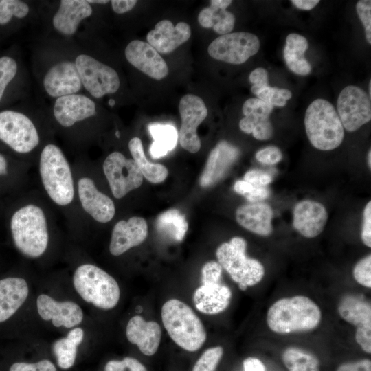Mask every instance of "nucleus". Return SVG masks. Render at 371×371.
<instances>
[{"mask_svg": "<svg viewBox=\"0 0 371 371\" xmlns=\"http://www.w3.org/2000/svg\"><path fill=\"white\" fill-rule=\"evenodd\" d=\"M246 249L245 240L235 236L221 244L216 251L218 262L242 291L258 284L265 276L264 266L259 260L248 257Z\"/></svg>", "mask_w": 371, "mask_h": 371, "instance_id": "obj_7", "label": "nucleus"}, {"mask_svg": "<svg viewBox=\"0 0 371 371\" xmlns=\"http://www.w3.org/2000/svg\"><path fill=\"white\" fill-rule=\"evenodd\" d=\"M181 125L178 134L180 145L190 153L200 150L201 140L196 130L207 115V109L203 100L193 94L181 98L179 104Z\"/></svg>", "mask_w": 371, "mask_h": 371, "instance_id": "obj_13", "label": "nucleus"}, {"mask_svg": "<svg viewBox=\"0 0 371 371\" xmlns=\"http://www.w3.org/2000/svg\"><path fill=\"white\" fill-rule=\"evenodd\" d=\"M78 193L82 207L95 221L105 223L113 218L115 213L113 201L98 190L92 179L87 177L79 179Z\"/></svg>", "mask_w": 371, "mask_h": 371, "instance_id": "obj_18", "label": "nucleus"}, {"mask_svg": "<svg viewBox=\"0 0 371 371\" xmlns=\"http://www.w3.org/2000/svg\"><path fill=\"white\" fill-rule=\"evenodd\" d=\"M148 128L154 140L150 147V154L153 158H161L175 148L178 133L174 126L151 123Z\"/></svg>", "mask_w": 371, "mask_h": 371, "instance_id": "obj_34", "label": "nucleus"}, {"mask_svg": "<svg viewBox=\"0 0 371 371\" xmlns=\"http://www.w3.org/2000/svg\"><path fill=\"white\" fill-rule=\"evenodd\" d=\"M223 352L221 346L207 349L196 361L192 371H216Z\"/></svg>", "mask_w": 371, "mask_h": 371, "instance_id": "obj_39", "label": "nucleus"}, {"mask_svg": "<svg viewBox=\"0 0 371 371\" xmlns=\"http://www.w3.org/2000/svg\"><path fill=\"white\" fill-rule=\"evenodd\" d=\"M361 239L368 247H371V202L369 201L363 210Z\"/></svg>", "mask_w": 371, "mask_h": 371, "instance_id": "obj_49", "label": "nucleus"}, {"mask_svg": "<svg viewBox=\"0 0 371 371\" xmlns=\"http://www.w3.org/2000/svg\"><path fill=\"white\" fill-rule=\"evenodd\" d=\"M128 148L143 177L153 183L164 181L168 175V169L161 164L150 162L146 157L143 145L139 137H133L128 142Z\"/></svg>", "mask_w": 371, "mask_h": 371, "instance_id": "obj_33", "label": "nucleus"}, {"mask_svg": "<svg viewBox=\"0 0 371 371\" xmlns=\"http://www.w3.org/2000/svg\"><path fill=\"white\" fill-rule=\"evenodd\" d=\"M37 312L41 319L51 322L56 328H73L84 319L81 307L73 301H58L47 294L36 299Z\"/></svg>", "mask_w": 371, "mask_h": 371, "instance_id": "obj_14", "label": "nucleus"}, {"mask_svg": "<svg viewBox=\"0 0 371 371\" xmlns=\"http://www.w3.org/2000/svg\"><path fill=\"white\" fill-rule=\"evenodd\" d=\"M147 236L148 225L144 218L133 216L128 221L121 220L113 228L109 251L113 256H120L142 243Z\"/></svg>", "mask_w": 371, "mask_h": 371, "instance_id": "obj_19", "label": "nucleus"}, {"mask_svg": "<svg viewBox=\"0 0 371 371\" xmlns=\"http://www.w3.org/2000/svg\"><path fill=\"white\" fill-rule=\"evenodd\" d=\"M368 164L370 167V168H371V151L370 150H369L368 151Z\"/></svg>", "mask_w": 371, "mask_h": 371, "instance_id": "obj_58", "label": "nucleus"}, {"mask_svg": "<svg viewBox=\"0 0 371 371\" xmlns=\"http://www.w3.org/2000/svg\"><path fill=\"white\" fill-rule=\"evenodd\" d=\"M249 80L252 84L251 91L254 95L260 89L269 85L268 73L265 69L262 67H258L253 70L249 74Z\"/></svg>", "mask_w": 371, "mask_h": 371, "instance_id": "obj_48", "label": "nucleus"}, {"mask_svg": "<svg viewBox=\"0 0 371 371\" xmlns=\"http://www.w3.org/2000/svg\"><path fill=\"white\" fill-rule=\"evenodd\" d=\"M103 171L115 198L121 199L129 192L138 188L143 182V175L133 159L115 151L103 163Z\"/></svg>", "mask_w": 371, "mask_h": 371, "instance_id": "obj_11", "label": "nucleus"}, {"mask_svg": "<svg viewBox=\"0 0 371 371\" xmlns=\"http://www.w3.org/2000/svg\"><path fill=\"white\" fill-rule=\"evenodd\" d=\"M231 0H212L210 6L203 8L198 16L199 24L205 28H213L218 34H229L234 28L235 16L226 10Z\"/></svg>", "mask_w": 371, "mask_h": 371, "instance_id": "obj_29", "label": "nucleus"}, {"mask_svg": "<svg viewBox=\"0 0 371 371\" xmlns=\"http://www.w3.org/2000/svg\"><path fill=\"white\" fill-rule=\"evenodd\" d=\"M273 109L272 104L258 98L247 100L242 108L245 117L239 122L240 130L247 134H252L258 140L270 139L273 133L269 120Z\"/></svg>", "mask_w": 371, "mask_h": 371, "instance_id": "obj_15", "label": "nucleus"}, {"mask_svg": "<svg viewBox=\"0 0 371 371\" xmlns=\"http://www.w3.org/2000/svg\"><path fill=\"white\" fill-rule=\"evenodd\" d=\"M135 0H113L111 1L113 10L123 14L132 10L137 3Z\"/></svg>", "mask_w": 371, "mask_h": 371, "instance_id": "obj_53", "label": "nucleus"}, {"mask_svg": "<svg viewBox=\"0 0 371 371\" xmlns=\"http://www.w3.org/2000/svg\"><path fill=\"white\" fill-rule=\"evenodd\" d=\"M190 36L191 28L188 23L179 22L174 26L170 21L164 19L148 33L146 40L158 52L168 54L186 43Z\"/></svg>", "mask_w": 371, "mask_h": 371, "instance_id": "obj_22", "label": "nucleus"}, {"mask_svg": "<svg viewBox=\"0 0 371 371\" xmlns=\"http://www.w3.org/2000/svg\"><path fill=\"white\" fill-rule=\"evenodd\" d=\"M291 3L298 9L310 10L315 7L319 3V0H292Z\"/></svg>", "mask_w": 371, "mask_h": 371, "instance_id": "obj_55", "label": "nucleus"}, {"mask_svg": "<svg viewBox=\"0 0 371 371\" xmlns=\"http://www.w3.org/2000/svg\"><path fill=\"white\" fill-rule=\"evenodd\" d=\"M337 311L342 319L357 328L371 327L370 302L361 296L345 295L339 302Z\"/></svg>", "mask_w": 371, "mask_h": 371, "instance_id": "obj_30", "label": "nucleus"}, {"mask_svg": "<svg viewBox=\"0 0 371 371\" xmlns=\"http://www.w3.org/2000/svg\"><path fill=\"white\" fill-rule=\"evenodd\" d=\"M43 83L46 93L56 98L76 94L82 86L75 63L69 60L54 65Z\"/></svg>", "mask_w": 371, "mask_h": 371, "instance_id": "obj_16", "label": "nucleus"}, {"mask_svg": "<svg viewBox=\"0 0 371 371\" xmlns=\"http://www.w3.org/2000/svg\"><path fill=\"white\" fill-rule=\"evenodd\" d=\"M256 95L258 99L267 102L273 106L283 107L286 104V100L291 98L292 93L289 89L268 85L260 89Z\"/></svg>", "mask_w": 371, "mask_h": 371, "instance_id": "obj_40", "label": "nucleus"}, {"mask_svg": "<svg viewBox=\"0 0 371 371\" xmlns=\"http://www.w3.org/2000/svg\"><path fill=\"white\" fill-rule=\"evenodd\" d=\"M244 180L255 186H266L271 182L272 177L262 171L251 170L245 174Z\"/></svg>", "mask_w": 371, "mask_h": 371, "instance_id": "obj_50", "label": "nucleus"}, {"mask_svg": "<svg viewBox=\"0 0 371 371\" xmlns=\"http://www.w3.org/2000/svg\"><path fill=\"white\" fill-rule=\"evenodd\" d=\"M109 104L111 106H113L115 104V101L111 99V100H109Z\"/></svg>", "mask_w": 371, "mask_h": 371, "instance_id": "obj_59", "label": "nucleus"}, {"mask_svg": "<svg viewBox=\"0 0 371 371\" xmlns=\"http://www.w3.org/2000/svg\"><path fill=\"white\" fill-rule=\"evenodd\" d=\"M271 207L262 202L243 205L236 211L237 222L246 229L262 236H269L273 232Z\"/></svg>", "mask_w": 371, "mask_h": 371, "instance_id": "obj_27", "label": "nucleus"}, {"mask_svg": "<svg viewBox=\"0 0 371 371\" xmlns=\"http://www.w3.org/2000/svg\"><path fill=\"white\" fill-rule=\"evenodd\" d=\"M104 371H147L137 359L126 357L122 360H111L104 367Z\"/></svg>", "mask_w": 371, "mask_h": 371, "instance_id": "obj_43", "label": "nucleus"}, {"mask_svg": "<svg viewBox=\"0 0 371 371\" xmlns=\"http://www.w3.org/2000/svg\"><path fill=\"white\" fill-rule=\"evenodd\" d=\"M239 150L225 141L219 142L209 155L200 177L202 187L210 186L224 177L239 155Z\"/></svg>", "mask_w": 371, "mask_h": 371, "instance_id": "obj_23", "label": "nucleus"}, {"mask_svg": "<svg viewBox=\"0 0 371 371\" xmlns=\"http://www.w3.org/2000/svg\"><path fill=\"white\" fill-rule=\"evenodd\" d=\"M115 134H116V137H120V133H119V131H117Z\"/></svg>", "mask_w": 371, "mask_h": 371, "instance_id": "obj_61", "label": "nucleus"}, {"mask_svg": "<svg viewBox=\"0 0 371 371\" xmlns=\"http://www.w3.org/2000/svg\"><path fill=\"white\" fill-rule=\"evenodd\" d=\"M234 190L251 203L260 202L267 199L270 193L266 186H255L245 180L236 181L234 185Z\"/></svg>", "mask_w": 371, "mask_h": 371, "instance_id": "obj_38", "label": "nucleus"}, {"mask_svg": "<svg viewBox=\"0 0 371 371\" xmlns=\"http://www.w3.org/2000/svg\"><path fill=\"white\" fill-rule=\"evenodd\" d=\"M10 231L15 247L25 256L36 258L45 252L49 243L47 223L39 206L27 204L18 209L12 216Z\"/></svg>", "mask_w": 371, "mask_h": 371, "instance_id": "obj_2", "label": "nucleus"}, {"mask_svg": "<svg viewBox=\"0 0 371 371\" xmlns=\"http://www.w3.org/2000/svg\"><path fill=\"white\" fill-rule=\"evenodd\" d=\"M8 173V162L4 156L0 154V176H3Z\"/></svg>", "mask_w": 371, "mask_h": 371, "instance_id": "obj_56", "label": "nucleus"}, {"mask_svg": "<svg viewBox=\"0 0 371 371\" xmlns=\"http://www.w3.org/2000/svg\"><path fill=\"white\" fill-rule=\"evenodd\" d=\"M282 153L276 146H268L258 150L256 153V159L265 164L273 165L278 163L282 159Z\"/></svg>", "mask_w": 371, "mask_h": 371, "instance_id": "obj_47", "label": "nucleus"}, {"mask_svg": "<svg viewBox=\"0 0 371 371\" xmlns=\"http://www.w3.org/2000/svg\"><path fill=\"white\" fill-rule=\"evenodd\" d=\"M126 335L128 341L137 346L141 352L152 356L158 350L161 329L157 322H146L142 316L135 315L127 323Z\"/></svg>", "mask_w": 371, "mask_h": 371, "instance_id": "obj_24", "label": "nucleus"}, {"mask_svg": "<svg viewBox=\"0 0 371 371\" xmlns=\"http://www.w3.org/2000/svg\"><path fill=\"white\" fill-rule=\"evenodd\" d=\"M87 3H89L90 5L91 3H97V4H106L109 2V1L107 0H87Z\"/></svg>", "mask_w": 371, "mask_h": 371, "instance_id": "obj_57", "label": "nucleus"}, {"mask_svg": "<svg viewBox=\"0 0 371 371\" xmlns=\"http://www.w3.org/2000/svg\"><path fill=\"white\" fill-rule=\"evenodd\" d=\"M124 54L131 65L155 80H161L168 74L166 63L148 43L133 40L126 47Z\"/></svg>", "mask_w": 371, "mask_h": 371, "instance_id": "obj_17", "label": "nucleus"}, {"mask_svg": "<svg viewBox=\"0 0 371 371\" xmlns=\"http://www.w3.org/2000/svg\"><path fill=\"white\" fill-rule=\"evenodd\" d=\"M336 371H371V361L363 359L340 364Z\"/></svg>", "mask_w": 371, "mask_h": 371, "instance_id": "obj_52", "label": "nucleus"}, {"mask_svg": "<svg viewBox=\"0 0 371 371\" xmlns=\"http://www.w3.org/2000/svg\"><path fill=\"white\" fill-rule=\"evenodd\" d=\"M244 371H265L263 363L258 358L249 357L243 361Z\"/></svg>", "mask_w": 371, "mask_h": 371, "instance_id": "obj_54", "label": "nucleus"}, {"mask_svg": "<svg viewBox=\"0 0 371 371\" xmlns=\"http://www.w3.org/2000/svg\"><path fill=\"white\" fill-rule=\"evenodd\" d=\"M222 270L218 262L211 260L205 263L201 269L202 284L221 282Z\"/></svg>", "mask_w": 371, "mask_h": 371, "instance_id": "obj_45", "label": "nucleus"}, {"mask_svg": "<svg viewBox=\"0 0 371 371\" xmlns=\"http://www.w3.org/2000/svg\"><path fill=\"white\" fill-rule=\"evenodd\" d=\"M91 5L85 0H62L54 15V29L62 34H74L80 23L92 14Z\"/></svg>", "mask_w": 371, "mask_h": 371, "instance_id": "obj_26", "label": "nucleus"}, {"mask_svg": "<svg viewBox=\"0 0 371 371\" xmlns=\"http://www.w3.org/2000/svg\"><path fill=\"white\" fill-rule=\"evenodd\" d=\"M308 47V41L303 36L295 33L287 36L283 56L286 66L293 73L306 76L311 72V66L304 56Z\"/></svg>", "mask_w": 371, "mask_h": 371, "instance_id": "obj_31", "label": "nucleus"}, {"mask_svg": "<svg viewBox=\"0 0 371 371\" xmlns=\"http://www.w3.org/2000/svg\"><path fill=\"white\" fill-rule=\"evenodd\" d=\"M43 186L56 204L66 206L74 196V179L69 162L61 149L49 144L43 148L39 159Z\"/></svg>", "mask_w": 371, "mask_h": 371, "instance_id": "obj_4", "label": "nucleus"}, {"mask_svg": "<svg viewBox=\"0 0 371 371\" xmlns=\"http://www.w3.org/2000/svg\"><path fill=\"white\" fill-rule=\"evenodd\" d=\"M353 278L360 285L371 288V255L361 258L355 265L352 270Z\"/></svg>", "mask_w": 371, "mask_h": 371, "instance_id": "obj_42", "label": "nucleus"}, {"mask_svg": "<svg viewBox=\"0 0 371 371\" xmlns=\"http://www.w3.org/2000/svg\"><path fill=\"white\" fill-rule=\"evenodd\" d=\"M259 48L260 41L257 36L238 32L217 37L209 45L207 52L216 60L240 65L255 55Z\"/></svg>", "mask_w": 371, "mask_h": 371, "instance_id": "obj_10", "label": "nucleus"}, {"mask_svg": "<svg viewBox=\"0 0 371 371\" xmlns=\"http://www.w3.org/2000/svg\"><path fill=\"white\" fill-rule=\"evenodd\" d=\"M304 126L311 144L321 150L337 148L344 137V129L334 106L327 100L317 99L308 106Z\"/></svg>", "mask_w": 371, "mask_h": 371, "instance_id": "obj_6", "label": "nucleus"}, {"mask_svg": "<svg viewBox=\"0 0 371 371\" xmlns=\"http://www.w3.org/2000/svg\"><path fill=\"white\" fill-rule=\"evenodd\" d=\"M0 140L18 153L34 150L40 137L32 120L23 113L6 110L0 112Z\"/></svg>", "mask_w": 371, "mask_h": 371, "instance_id": "obj_8", "label": "nucleus"}, {"mask_svg": "<svg viewBox=\"0 0 371 371\" xmlns=\"http://www.w3.org/2000/svg\"><path fill=\"white\" fill-rule=\"evenodd\" d=\"M163 324L172 341L188 352L198 350L205 343L204 326L193 310L183 302L171 299L161 308Z\"/></svg>", "mask_w": 371, "mask_h": 371, "instance_id": "obj_3", "label": "nucleus"}, {"mask_svg": "<svg viewBox=\"0 0 371 371\" xmlns=\"http://www.w3.org/2000/svg\"><path fill=\"white\" fill-rule=\"evenodd\" d=\"M155 225L160 234L176 242L184 238L188 229L185 216L177 209H170L160 214Z\"/></svg>", "mask_w": 371, "mask_h": 371, "instance_id": "obj_35", "label": "nucleus"}, {"mask_svg": "<svg viewBox=\"0 0 371 371\" xmlns=\"http://www.w3.org/2000/svg\"><path fill=\"white\" fill-rule=\"evenodd\" d=\"M72 282L80 297L98 308L111 310L120 300V289L115 279L93 264L78 266L73 274Z\"/></svg>", "mask_w": 371, "mask_h": 371, "instance_id": "obj_5", "label": "nucleus"}, {"mask_svg": "<svg viewBox=\"0 0 371 371\" xmlns=\"http://www.w3.org/2000/svg\"><path fill=\"white\" fill-rule=\"evenodd\" d=\"M282 360L289 371H320V361L314 354L295 346L286 348Z\"/></svg>", "mask_w": 371, "mask_h": 371, "instance_id": "obj_36", "label": "nucleus"}, {"mask_svg": "<svg viewBox=\"0 0 371 371\" xmlns=\"http://www.w3.org/2000/svg\"><path fill=\"white\" fill-rule=\"evenodd\" d=\"M371 95V81L369 82V96Z\"/></svg>", "mask_w": 371, "mask_h": 371, "instance_id": "obj_60", "label": "nucleus"}, {"mask_svg": "<svg viewBox=\"0 0 371 371\" xmlns=\"http://www.w3.org/2000/svg\"><path fill=\"white\" fill-rule=\"evenodd\" d=\"M356 342L367 353H371V327L356 328Z\"/></svg>", "mask_w": 371, "mask_h": 371, "instance_id": "obj_51", "label": "nucleus"}, {"mask_svg": "<svg viewBox=\"0 0 371 371\" xmlns=\"http://www.w3.org/2000/svg\"><path fill=\"white\" fill-rule=\"evenodd\" d=\"M95 102L86 95L72 94L56 98L53 114L56 120L63 127L69 128L76 122L95 115Z\"/></svg>", "mask_w": 371, "mask_h": 371, "instance_id": "obj_20", "label": "nucleus"}, {"mask_svg": "<svg viewBox=\"0 0 371 371\" xmlns=\"http://www.w3.org/2000/svg\"><path fill=\"white\" fill-rule=\"evenodd\" d=\"M25 279L8 277L0 280V323L10 319L25 302L29 295Z\"/></svg>", "mask_w": 371, "mask_h": 371, "instance_id": "obj_28", "label": "nucleus"}, {"mask_svg": "<svg viewBox=\"0 0 371 371\" xmlns=\"http://www.w3.org/2000/svg\"><path fill=\"white\" fill-rule=\"evenodd\" d=\"M337 114L344 129L353 132L371 120L370 97L360 87L348 85L337 99Z\"/></svg>", "mask_w": 371, "mask_h": 371, "instance_id": "obj_12", "label": "nucleus"}, {"mask_svg": "<svg viewBox=\"0 0 371 371\" xmlns=\"http://www.w3.org/2000/svg\"><path fill=\"white\" fill-rule=\"evenodd\" d=\"M29 12V5L22 1L0 0V24L9 23L12 16L24 18Z\"/></svg>", "mask_w": 371, "mask_h": 371, "instance_id": "obj_37", "label": "nucleus"}, {"mask_svg": "<svg viewBox=\"0 0 371 371\" xmlns=\"http://www.w3.org/2000/svg\"><path fill=\"white\" fill-rule=\"evenodd\" d=\"M322 312L319 306L305 295H295L276 300L269 308L267 324L278 334L308 332L320 324Z\"/></svg>", "mask_w": 371, "mask_h": 371, "instance_id": "obj_1", "label": "nucleus"}, {"mask_svg": "<svg viewBox=\"0 0 371 371\" xmlns=\"http://www.w3.org/2000/svg\"><path fill=\"white\" fill-rule=\"evenodd\" d=\"M328 220V213L320 203L303 200L293 210L294 228L306 238H314L320 234Z\"/></svg>", "mask_w": 371, "mask_h": 371, "instance_id": "obj_21", "label": "nucleus"}, {"mask_svg": "<svg viewBox=\"0 0 371 371\" xmlns=\"http://www.w3.org/2000/svg\"><path fill=\"white\" fill-rule=\"evenodd\" d=\"M84 335V330L76 326L71 328L65 337L58 339L53 343L52 352L60 368L66 370L74 366L78 347L82 342Z\"/></svg>", "mask_w": 371, "mask_h": 371, "instance_id": "obj_32", "label": "nucleus"}, {"mask_svg": "<svg viewBox=\"0 0 371 371\" xmlns=\"http://www.w3.org/2000/svg\"><path fill=\"white\" fill-rule=\"evenodd\" d=\"M356 10L363 25L367 42L371 44V1H359L356 5Z\"/></svg>", "mask_w": 371, "mask_h": 371, "instance_id": "obj_44", "label": "nucleus"}, {"mask_svg": "<svg viewBox=\"0 0 371 371\" xmlns=\"http://www.w3.org/2000/svg\"><path fill=\"white\" fill-rule=\"evenodd\" d=\"M82 86L94 98H100L113 94L120 87V78L112 67L85 54L75 60Z\"/></svg>", "mask_w": 371, "mask_h": 371, "instance_id": "obj_9", "label": "nucleus"}, {"mask_svg": "<svg viewBox=\"0 0 371 371\" xmlns=\"http://www.w3.org/2000/svg\"><path fill=\"white\" fill-rule=\"evenodd\" d=\"M192 299L199 311L216 315L226 310L230 304L232 291L222 282L204 284L195 290Z\"/></svg>", "mask_w": 371, "mask_h": 371, "instance_id": "obj_25", "label": "nucleus"}, {"mask_svg": "<svg viewBox=\"0 0 371 371\" xmlns=\"http://www.w3.org/2000/svg\"><path fill=\"white\" fill-rule=\"evenodd\" d=\"M10 371H57V370L51 361L43 359L35 363H14L10 366Z\"/></svg>", "mask_w": 371, "mask_h": 371, "instance_id": "obj_46", "label": "nucleus"}, {"mask_svg": "<svg viewBox=\"0 0 371 371\" xmlns=\"http://www.w3.org/2000/svg\"><path fill=\"white\" fill-rule=\"evenodd\" d=\"M18 69L15 60L10 56L0 58V101L8 85L13 80Z\"/></svg>", "mask_w": 371, "mask_h": 371, "instance_id": "obj_41", "label": "nucleus"}]
</instances>
